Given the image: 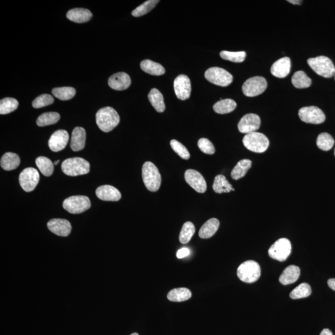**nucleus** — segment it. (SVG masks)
<instances>
[{"instance_id": "obj_1", "label": "nucleus", "mask_w": 335, "mask_h": 335, "mask_svg": "<svg viewBox=\"0 0 335 335\" xmlns=\"http://www.w3.org/2000/svg\"><path fill=\"white\" fill-rule=\"evenodd\" d=\"M96 121L101 130L104 132H109L118 125L120 117L112 107H105L97 112Z\"/></svg>"}, {"instance_id": "obj_2", "label": "nucleus", "mask_w": 335, "mask_h": 335, "mask_svg": "<svg viewBox=\"0 0 335 335\" xmlns=\"http://www.w3.org/2000/svg\"><path fill=\"white\" fill-rule=\"evenodd\" d=\"M142 179L149 191L156 192L160 188L161 177L158 168L151 161H147L142 167Z\"/></svg>"}, {"instance_id": "obj_3", "label": "nucleus", "mask_w": 335, "mask_h": 335, "mask_svg": "<svg viewBox=\"0 0 335 335\" xmlns=\"http://www.w3.org/2000/svg\"><path fill=\"white\" fill-rule=\"evenodd\" d=\"M90 170V165L88 161L79 157L68 158L62 164V172L70 177L88 174Z\"/></svg>"}, {"instance_id": "obj_4", "label": "nucleus", "mask_w": 335, "mask_h": 335, "mask_svg": "<svg viewBox=\"0 0 335 335\" xmlns=\"http://www.w3.org/2000/svg\"><path fill=\"white\" fill-rule=\"evenodd\" d=\"M308 63L316 74L324 78H331L335 76V67L330 58L325 56L309 58Z\"/></svg>"}, {"instance_id": "obj_5", "label": "nucleus", "mask_w": 335, "mask_h": 335, "mask_svg": "<svg viewBox=\"0 0 335 335\" xmlns=\"http://www.w3.org/2000/svg\"><path fill=\"white\" fill-rule=\"evenodd\" d=\"M243 144L249 151L255 153H263L268 149L269 142L263 133L255 132L246 134Z\"/></svg>"}, {"instance_id": "obj_6", "label": "nucleus", "mask_w": 335, "mask_h": 335, "mask_svg": "<svg viewBox=\"0 0 335 335\" xmlns=\"http://www.w3.org/2000/svg\"><path fill=\"white\" fill-rule=\"evenodd\" d=\"M239 279L246 283L256 282L261 276V268L257 262L249 260L241 264L237 269Z\"/></svg>"}, {"instance_id": "obj_7", "label": "nucleus", "mask_w": 335, "mask_h": 335, "mask_svg": "<svg viewBox=\"0 0 335 335\" xmlns=\"http://www.w3.org/2000/svg\"><path fill=\"white\" fill-rule=\"evenodd\" d=\"M63 207L70 214H81L91 207V201L87 196H71L64 201Z\"/></svg>"}, {"instance_id": "obj_8", "label": "nucleus", "mask_w": 335, "mask_h": 335, "mask_svg": "<svg viewBox=\"0 0 335 335\" xmlns=\"http://www.w3.org/2000/svg\"><path fill=\"white\" fill-rule=\"evenodd\" d=\"M205 78L210 83L222 87L231 85L233 76L227 70L219 67H211L205 72Z\"/></svg>"}, {"instance_id": "obj_9", "label": "nucleus", "mask_w": 335, "mask_h": 335, "mask_svg": "<svg viewBox=\"0 0 335 335\" xmlns=\"http://www.w3.org/2000/svg\"><path fill=\"white\" fill-rule=\"evenodd\" d=\"M292 245L288 239L283 238L279 239L268 250L269 256L277 261H285L291 254Z\"/></svg>"}, {"instance_id": "obj_10", "label": "nucleus", "mask_w": 335, "mask_h": 335, "mask_svg": "<svg viewBox=\"0 0 335 335\" xmlns=\"http://www.w3.org/2000/svg\"><path fill=\"white\" fill-rule=\"evenodd\" d=\"M268 86L266 79L262 77H254L248 79L243 83L242 91L248 97H255L261 95Z\"/></svg>"}, {"instance_id": "obj_11", "label": "nucleus", "mask_w": 335, "mask_h": 335, "mask_svg": "<svg viewBox=\"0 0 335 335\" xmlns=\"http://www.w3.org/2000/svg\"><path fill=\"white\" fill-rule=\"evenodd\" d=\"M39 173L34 168H26L20 173L19 181L23 190L31 192L34 190L39 181Z\"/></svg>"}, {"instance_id": "obj_12", "label": "nucleus", "mask_w": 335, "mask_h": 335, "mask_svg": "<svg viewBox=\"0 0 335 335\" xmlns=\"http://www.w3.org/2000/svg\"><path fill=\"white\" fill-rule=\"evenodd\" d=\"M299 116L306 123L320 124L325 121V115L317 106L302 107L299 111Z\"/></svg>"}, {"instance_id": "obj_13", "label": "nucleus", "mask_w": 335, "mask_h": 335, "mask_svg": "<svg viewBox=\"0 0 335 335\" xmlns=\"http://www.w3.org/2000/svg\"><path fill=\"white\" fill-rule=\"evenodd\" d=\"M261 125V119L257 114L250 113L245 115L238 124L241 133H248L256 132Z\"/></svg>"}, {"instance_id": "obj_14", "label": "nucleus", "mask_w": 335, "mask_h": 335, "mask_svg": "<svg viewBox=\"0 0 335 335\" xmlns=\"http://www.w3.org/2000/svg\"><path fill=\"white\" fill-rule=\"evenodd\" d=\"M184 179L187 184L199 193H205L207 184L202 175L194 170H187L184 173Z\"/></svg>"}, {"instance_id": "obj_15", "label": "nucleus", "mask_w": 335, "mask_h": 335, "mask_svg": "<svg viewBox=\"0 0 335 335\" xmlns=\"http://www.w3.org/2000/svg\"><path fill=\"white\" fill-rule=\"evenodd\" d=\"M174 90L179 99L186 100L190 97L191 84L190 79L184 75H180L174 81Z\"/></svg>"}, {"instance_id": "obj_16", "label": "nucleus", "mask_w": 335, "mask_h": 335, "mask_svg": "<svg viewBox=\"0 0 335 335\" xmlns=\"http://www.w3.org/2000/svg\"><path fill=\"white\" fill-rule=\"evenodd\" d=\"M69 140V133L65 130H58L51 135L49 140V147L52 151L58 152L66 147Z\"/></svg>"}, {"instance_id": "obj_17", "label": "nucleus", "mask_w": 335, "mask_h": 335, "mask_svg": "<svg viewBox=\"0 0 335 335\" xmlns=\"http://www.w3.org/2000/svg\"><path fill=\"white\" fill-rule=\"evenodd\" d=\"M48 227L53 233L60 236H67L71 233L72 225L69 221L63 219H53L49 221Z\"/></svg>"}, {"instance_id": "obj_18", "label": "nucleus", "mask_w": 335, "mask_h": 335, "mask_svg": "<svg viewBox=\"0 0 335 335\" xmlns=\"http://www.w3.org/2000/svg\"><path fill=\"white\" fill-rule=\"evenodd\" d=\"M131 79L126 73L119 72L112 76L108 79V85L115 90H125L129 87Z\"/></svg>"}, {"instance_id": "obj_19", "label": "nucleus", "mask_w": 335, "mask_h": 335, "mask_svg": "<svg viewBox=\"0 0 335 335\" xmlns=\"http://www.w3.org/2000/svg\"><path fill=\"white\" fill-rule=\"evenodd\" d=\"M96 194L100 200L104 201H118L121 198V194L118 189L110 185L98 187Z\"/></svg>"}, {"instance_id": "obj_20", "label": "nucleus", "mask_w": 335, "mask_h": 335, "mask_svg": "<svg viewBox=\"0 0 335 335\" xmlns=\"http://www.w3.org/2000/svg\"><path fill=\"white\" fill-rule=\"evenodd\" d=\"M291 62L289 57H283L276 61L271 68V74L278 78H283L289 74Z\"/></svg>"}, {"instance_id": "obj_21", "label": "nucleus", "mask_w": 335, "mask_h": 335, "mask_svg": "<svg viewBox=\"0 0 335 335\" xmlns=\"http://www.w3.org/2000/svg\"><path fill=\"white\" fill-rule=\"evenodd\" d=\"M86 131L85 129L77 127L73 130L70 147L73 151L78 152L81 151L85 146Z\"/></svg>"}, {"instance_id": "obj_22", "label": "nucleus", "mask_w": 335, "mask_h": 335, "mask_svg": "<svg viewBox=\"0 0 335 335\" xmlns=\"http://www.w3.org/2000/svg\"><path fill=\"white\" fill-rule=\"evenodd\" d=\"M93 15L90 10L84 8L70 9L67 13V18L73 22L84 23L89 22Z\"/></svg>"}, {"instance_id": "obj_23", "label": "nucleus", "mask_w": 335, "mask_h": 335, "mask_svg": "<svg viewBox=\"0 0 335 335\" xmlns=\"http://www.w3.org/2000/svg\"><path fill=\"white\" fill-rule=\"evenodd\" d=\"M301 270L298 266L290 265L283 271L279 281L283 285L292 284L298 280Z\"/></svg>"}, {"instance_id": "obj_24", "label": "nucleus", "mask_w": 335, "mask_h": 335, "mask_svg": "<svg viewBox=\"0 0 335 335\" xmlns=\"http://www.w3.org/2000/svg\"><path fill=\"white\" fill-rule=\"evenodd\" d=\"M220 222L219 220L212 218L208 220L203 225L199 232V236L200 238L206 239L212 237L214 235L217 230L219 229Z\"/></svg>"}, {"instance_id": "obj_25", "label": "nucleus", "mask_w": 335, "mask_h": 335, "mask_svg": "<svg viewBox=\"0 0 335 335\" xmlns=\"http://www.w3.org/2000/svg\"><path fill=\"white\" fill-rule=\"evenodd\" d=\"M1 168L6 171H11L16 169L20 165V158L17 154L7 152L1 157Z\"/></svg>"}, {"instance_id": "obj_26", "label": "nucleus", "mask_w": 335, "mask_h": 335, "mask_svg": "<svg viewBox=\"0 0 335 335\" xmlns=\"http://www.w3.org/2000/svg\"><path fill=\"white\" fill-rule=\"evenodd\" d=\"M140 68L143 71L152 76H162L165 73V70L162 65L151 60H143L140 63Z\"/></svg>"}, {"instance_id": "obj_27", "label": "nucleus", "mask_w": 335, "mask_h": 335, "mask_svg": "<svg viewBox=\"0 0 335 335\" xmlns=\"http://www.w3.org/2000/svg\"><path fill=\"white\" fill-rule=\"evenodd\" d=\"M191 297V290L184 287L173 289L167 295V298L169 301L177 302L187 301Z\"/></svg>"}, {"instance_id": "obj_28", "label": "nucleus", "mask_w": 335, "mask_h": 335, "mask_svg": "<svg viewBox=\"0 0 335 335\" xmlns=\"http://www.w3.org/2000/svg\"><path fill=\"white\" fill-rule=\"evenodd\" d=\"M149 102L152 106L158 112H163L165 110V104L162 94L156 88L152 89L148 95Z\"/></svg>"}, {"instance_id": "obj_29", "label": "nucleus", "mask_w": 335, "mask_h": 335, "mask_svg": "<svg viewBox=\"0 0 335 335\" xmlns=\"http://www.w3.org/2000/svg\"><path fill=\"white\" fill-rule=\"evenodd\" d=\"M212 187L215 193L218 194L228 193L231 191H235L226 178L222 175L215 177Z\"/></svg>"}, {"instance_id": "obj_30", "label": "nucleus", "mask_w": 335, "mask_h": 335, "mask_svg": "<svg viewBox=\"0 0 335 335\" xmlns=\"http://www.w3.org/2000/svg\"><path fill=\"white\" fill-rule=\"evenodd\" d=\"M252 161L244 159L238 161L231 172V177L232 179L238 180L242 179L247 174L248 170L252 167Z\"/></svg>"}, {"instance_id": "obj_31", "label": "nucleus", "mask_w": 335, "mask_h": 335, "mask_svg": "<svg viewBox=\"0 0 335 335\" xmlns=\"http://www.w3.org/2000/svg\"><path fill=\"white\" fill-rule=\"evenodd\" d=\"M236 103L232 99L221 100L213 106L214 111L220 114H228L235 109Z\"/></svg>"}, {"instance_id": "obj_32", "label": "nucleus", "mask_w": 335, "mask_h": 335, "mask_svg": "<svg viewBox=\"0 0 335 335\" xmlns=\"http://www.w3.org/2000/svg\"><path fill=\"white\" fill-rule=\"evenodd\" d=\"M36 164L40 172L45 177H50L52 175L54 164L50 159L45 156H39L36 160Z\"/></svg>"}, {"instance_id": "obj_33", "label": "nucleus", "mask_w": 335, "mask_h": 335, "mask_svg": "<svg viewBox=\"0 0 335 335\" xmlns=\"http://www.w3.org/2000/svg\"><path fill=\"white\" fill-rule=\"evenodd\" d=\"M292 85L296 88L302 89L310 87L311 80L303 71H298L294 73L292 77Z\"/></svg>"}, {"instance_id": "obj_34", "label": "nucleus", "mask_w": 335, "mask_h": 335, "mask_svg": "<svg viewBox=\"0 0 335 335\" xmlns=\"http://www.w3.org/2000/svg\"><path fill=\"white\" fill-rule=\"evenodd\" d=\"M60 118V114L55 112H46L37 119L36 124L39 127L52 125L57 123Z\"/></svg>"}, {"instance_id": "obj_35", "label": "nucleus", "mask_w": 335, "mask_h": 335, "mask_svg": "<svg viewBox=\"0 0 335 335\" xmlns=\"http://www.w3.org/2000/svg\"><path fill=\"white\" fill-rule=\"evenodd\" d=\"M311 294L310 285L308 283H304L295 288L290 293V297L292 299H299L306 298Z\"/></svg>"}, {"instance_id": "obj_36", "label": "nucleus", "mask_w": 335, "mask_h": 335, "mask_svg": "<svg viewBox=\"0 0 335 335\" xmlns=\"http://www.w3.org/2000/svg\"><path fill=\"white\" fill-rule=\"evenodd\" d=\"M335 140L329 133L323 132L318 136L317 145L318 148L323 151H329L332 149Z\"/></svg>"}, {"instance_id": "obj_37", "label": "nucleus", "mask_w": 335, "mask_h": 335, "mask_svg": "<svg viewBox=\"0 0 335 335\" xmlns=\"http://www.w3.org/2000/svg\"><path fill=\"white\" fill-rule=\"evenodd\" d=\"M53 95L60 100L67 101L72 99L76 94V89L72 87H60L53 89Z\"/></svg>"}, {"instance_id": "obj_38", "label": "nucleus", "mask_w": 335, "mask_h": 335, "mask_svg": "<svg viewBox=\"0 0 335 335\" xmlns=\"http://www.w3.org/2000/svg\"><path fill=\"white\" fill-rule=\"evenodd\" d=\"M195 233V227L191 222L184 223L180 234V241L182 244H186L191 240Z\"/></svg>"}, {"instance_id": "obj_39", "label": "nucleus", "mask_w": 335, "mask_h": 335, "mask_svg": "<svg viewBox=\"0 0 335 335\" xmlns=\"http://www.w3.org/2000/svg\"><path fill=\"white\" fill-rule=\"evenodd\" d=\"M19 103L15 98H6L0 102V114H8L17 109Z\"/></svg>"}, {"instance_id": "obj_40", "label": "nucleus", "mask_w": 335, "mask_h": 335, "mask_svg": "<svg viewBox=\"0 0 335 335\" xmlns=\"http://www.w3.org/2000/svg\"><path fill=\"white\" fill-rule=\"evenodd\" d=\"M160 2L158 0H149L144 2L141 5L138 6L132 12V15L134 17H140L144 16L152 11L156 4Z\"/></svg>"}, {"instance_id": "obj_41", "label": "nucleus", "mask_w": 335, "mask_h": 335, "mask_svg": "<svg viewBox=\"0 0 335 335\" xmlns=\"http://www.w3.org/2000/svg\"><path fill=\"white\" fill-rule=\"evenodd\" d=\"M220 55L224 60L235 63L243 62L245 60L247 53L244 51L229 52L222 51Z\"/></svg>"}, {"instance_id": "obj_42", "label": "nucleus", "mask_w": 335, "mask_h": 335, "mask_svg": "<svg viewBox=\"0 0 335 335\" xmlns=\"http://www.w3.org/2000/svg\"><path fill=\"white\" fill-rule=\"evenodd\" d=\"M54 100L51 95L48 94H44V95H40L37 97L33 102H32V106L36 109L41 108L49 106L53 104Z\"/></svg>"}, {"instance_id": "obj_43", "label": "nucleus", "mask_w": 335, "mask_h": 335, "mask_svg": "<svg viewBox=\"0 0 335 335\" xmlns=\"http://www.w3.org/2000/svg\"><path fill=\"white\" fill-rule=\"evenodd\" d=\"M170 145L175 153L179 155L182 159L188 160L190 158V154H189L188 151H187L186 147L181 143H180L177 140H171Z\"/></svg>"}, {"instance_id": "obj_44", "label": "nucleus", "mask_w": 335, "mask_h": 335, "mask_svg": "<svg viewBox=\"0 0 335 335\" xmlns=\"http://www.w3.org/2000/svg\"><path fill=\"white\" fill-rule=\"evenodd\" d=\"M198 145L199 148L203 153L208 155H212L215 153V150L214 145L209 140L206 139V138H202V139L199 140Z\"/></svg>"}, {"instance_id": "obj_45", "label": "nucleus", "mask_w": 335, "mask_h": 335, "mask_svg": "<svg viewBox=\"0 0 335 335\" xmlns=\"http://www.w3.org/2000/svg\"><path fill=\"white\" fill-rule=\"evenodd\" d=\"M190 253L191 251L189 248L186 247L182 248L181 249L178 251L177 257L179 259L184 258L185 257H188L189 254H190Z\"/></svg>"}, {"instance_id": "obj_46", "label": "nucleus", "mask_w": 335, "mask_h": 335, "mask_svg": "<svg viewBox=\"0 0 335 335\" xmlns=\"http://www.w3.org/2000/svg\"><path fill=\"white\" fill-rule=\"evenodd\" d=\"M328 285L332 290H335V278L330 279L328 281Z\"/></svg>"}, {"instance_id": "obj_47", "label": "nucleus", "mask_w": 335, "mask_h": 335, "mask_svg": "<svg viewBox=\"0 0 335 335\" xmlns=\"http://www.w3.org/2000/svg\"><path fill=\"white\" fill-rule=\"evenodd\" d=\"M320 335H333V334L329 329H325L321 332Z\"/></svg>"}, {"instance_id": "obj_48", "label": "nucleus", "mask_w": 335, "mask_h": 335, "mask_svg": "<svg viewBox=\"0 0 335 335\" xmlns=\"http://www.w3.org/2000/svg\"><path fill=\"white\" fill-rule=\"evenodd\" d=\"M288 2H289V3L294 4H301L302 3V1H297V0H291V1H288Z\"/></svg>"}, {"instance_id": "obj_49", "label": "nucleus", "mask_w": 335, "mask_h": 335, "mask_svg": "<svg viewBox=\"0 0 335 335\" xmlns=\"http://www.w3.org/2000/svg\"><path fill=\"white\" fill-rule=\"evenodd\" d=\"M59 161H60V160L55 161V162L53 163V164H54L55 165H57V164H58V163H59Z\"/></svg>"}, {"instance_id": "obj_50", "label": "nucleus", "mask_w": 335, "mask_h": 335, "mask_svg": "<svg viewBox=\"0 0 335 335\" xmlns=\"http://www.w3.org/2000/svg\"><path fill=\"white\" fill-rule=\"evenodd\" d=\"M130 335H139L137 333H133V334H131Z\"/></svg>"}, {"instance_id": "obj_51", "label": "nucleus", "mask_w": 335, "mask_h": 335, "mask_svg": "<svg viewBox=\"0 0 335 335\" xmlns=\"http://www.w3.org/2000/svg\"><path fill=\"white\" fill-rule=\"evenodd\" d=\"M334 154H335V151H334Z\"/></svg>"}, {"instance_id": "obj_52", "label": "nucleus", "mask_w": 335, "mask_h": 335, "mask_svg": "<svg viewBox=\"0 0 335 335\" xmlns=\"http://www.w3.org/2000/svg\"></svg>"}]
</instances>
